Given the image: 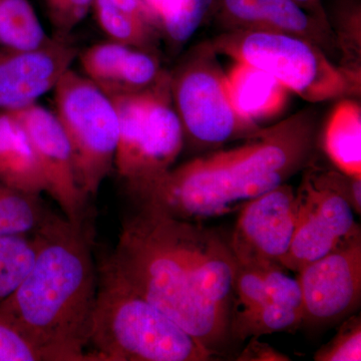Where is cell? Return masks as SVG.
I'll use <instances>...</instances> for the list:
<instances>
[{"label":"cell","mask_w":361,"mask_h":361,"mask_svg":"<svg viewBox=\"0 0 361 361\" xmlns=\"http://www.w3.org/2000/svg\"><path fill=\"white\" fill-rule=\"evenodd\" d=\"M97 23L113 42L151 52L159 27L144 0H94Z\"/></svg>","instance_id":"obj_17"},{"label":"cell","mask_w":361,"mask_h":361,"mask_svg":"<svg viewBox=\"0 0 361 361\" xmlns=\"http://www.w3.org/2000/svg\"><path fill=\"white\" fill-rule=\"evenodd\" d=\"M78 56L68 37L54 35L32 51L0 49V110H20L54 90Z\"/></svg>","instance_id":"obj_13"},{"label":"cell","mask_w":361,"mask_h":361,"mask_svg":"<svg viewBox=\"0 0 361 361\" xmlns=\"http://www.w3.org/2000/svg\"><path fill=\"white\" fill-rule=\"evenodd\" d=\"M282 303L302 310V296L297 279L283 269L246 267L236 264L233 310Z\"/></svg>","instance_id":"obj_18"},{"label":"cell","mask_w":361,"mask_h":361,"mask_svg":"<svg viewBox=\"0 0 361 361\" xmlns=\"http://www.w3.org/2000/svg\"><path fill=\"white\" fill-rule=\"evenodd\" d=\"M130 49V47L116 42L92 45L80 56L85 77L108 94Z\"/></svg>","instance_id":"obj_27"},{"label":"cell","mask_w":361,"mask_h":361,"mask_svg":"<svg viewBox=\"0 0 361 361\" xmlns=\"http://www.w3.org/2000/svg\"><path fill=\"white\" fill-rule=\"evenodd\" d=\"M49 213L40 196L21 193L0 182V237L30 234Z\"/></svg>","instance_id":"obj_24"},{"label":"cell","mask_w":361,"mask_h":361,"mask_svg":"<svg viewBox=\"0 0 361 361\" xmlns=\"http://www.w3.org/2000/svg\"><path fill=\"white\" fill-rule=\"evenodd\" d=\"M217 56L210 42H202L170 73L171 97L184 140L196 149H216L261 129L233 109Z\"/></svg>","instance_id":"obj_9"},{"label":"cell","mask_w":361,"mask_h":361,"mask_svg":"<svg viewBox=\"0 0 361 361\" xmlns=\"http://www.w3.org/2000/svg\"><path fill=\"white\" fill-rule=\"evenodd\" d=\"M334 33L339 68L355 89L361 90V0H334L326 13Z\"/></svg>","instance_id":"obj_20"},{"label":"cell","mask_w":361,"mask_h":361,"mask_svg":"<svg viewBox=\"0 0 361 361\" xmlns=\"http://www.w3.org/2000/svg\"><path fill=\"white\" fill-rule=\"evenodd\" d=\"M37 255L0 311L42 353L44 361H92L87 346L99 271L85 225L49 212L32 232Z\"/></svg>","instance_id":"obj_3"},{"label":"cell","mask_w":361,"mask_h":361,"mask_svg":"<svg viewBox=\"0 0 361 361\" xmlns=\"http://www.w3.org/2000/svg\"><path fill=\"white\" fill-rule=\"evenodd\" d=\"M56 35L68 37L87 16L94 0H45Z\"/></svg>","instance_id":"obj_30"},{"label":"cell","mask_w":361,"mask_h":361,"mask_svg":"<svg viewBox=\"0 0 361 361\" xmlns=\"http://www.w3.org/2000/svg\"><path fill=\"white\" fill-rule=\"evenodd\" d=\"M297 281L302 296V324L341 322L360 305L361 235L304 266Z\"/></svg>","instance_id":"obj_11"},{"label":"cell","mask_w":361,"mask_h":361,"mask_svg":"<svg viewBox=\"0 0 361 361\" xmlns=\"http://www.w3.org/2000/svg\"><path fill=\"white\" fill-rule=\"evenodd\" d=\"M213 11L225 32L285 33L318 45L329 58L337 54L329 23L293 0H215Z\"/></svg>","instance_id":"obj_14"},{"label":"cell","mask_w":361,"mask_h":361,"mask_svg":"<svg viewBox=\"0 0 361 361\" xmlns=\"http://www.w3.org/2000/svg\"><path fill=\"white\" fill-rule=\"evenodd\" d=\"M45 33L27 0H0V45L16 51H32L47 44Z\"/></svg>","instance_id":"obj_22"},{"label":"cell","mask_w":361,"mask_h":361,"mask_svg":"<svg viewBox=\"0 0 361 361\" xmlns=\"http://www.w3.org/2000/svg\"><path fill=\"white\" fill-rule=\"evenodd\" d=\"M293 1L303 7L306 11L314 16L318 20L329 23L326 11H325L324 6H323L322 0H293Z\"/></svg>","instance_id":"obj_32"},{"label":"cell","mask_w":361,"mask_h":361,"mask_svg":"<svg viewBox=\"0 0 361 361\" xmlns=\"http://www.w3.org/2000/svg\"><path fill=\"white\" fill-rule=\"evenodd\" d=\"M0 182L21 193L47 192L44 173L20 123L13 114H0Z\"/></svg>","instance_id":"obj_16"},{"label":"cell","mask_w":361,"mask_h":361,"mask_svg":"<svg viewBox=\"0 0 361 361\" xmlns=\"http://www.w3.org/2000/svg\"><path fill=\"white\" fill-rule=\"evenodd\" d=\"M122 222L106 269L213 355L230 338L236 261L218 233L137 203Z\"/></svg>","instance_id":"obj_1"},{"label":"cell","mask_w":361,"mask_h":361,"mask_svg":"<svg viewBox=\"0 0 361 361\" xmlns=\"http://www.w3.org/2000/svg\"><path fill=\"white\" fill-rule=\"evenodd\" d=\"M9 113L20 123L32 144L47 182V193L70 222L87 224L89 200L78 186L70 142L56 114L37 103Z\"/></svg>","instance_id":"obj_12"},{"label":"cell","mask_w":361,"mask_h":361,"mask_svg":"<svg viewBox=\"0 0 361 361\" xmlns=\"http://www.w3.org/2000/svg\"><path fill=\"white\" fill-rule=\"evenodd\" d=\"M259 337H251L246 348L239 355L241 361H285L290 360L288 356L273 348L269 344L258 341Z\"/></svg>","instance_id":"obj_31"},{"label":"cell","mask_w":361,"mask_h":361,"mask_svg":"<svg viewBox=\"0 0 361 361\" xmlns=\"http://www.w3.org/2000/svg\"><path fill=\"white\" fill-rule=\"evenodd\" d=\"M90 323L92 361H208L212 353L101 265Z\"/></svg>","instance_id":"obj_4"},{"label":"cell","mask_w":361,"mask_h":361,"mask_svg":"<svg viewBox=\"0 0 361 361\" xmlns=\"http://www.w3.org/2000/svg\"><path fill=\"white\" fill-rule=\"evenodd\" d=\"M323 149L337 170L361 176V106L355 99H342L327 118Z\"/></svg>","instance_id":"obj_19"},{"label":"cell","mask_w":361,"mask_h":361,"mask_svg":"<svg viewBox=\"0 0 361 361\" xmlns=\"http://www.w3.org/2000/svg\"><path fill=\"white\" fill-rule=\"evenodd\" d=\"M228 242L236 264L283 269L296 228L295 192L283 184L247 203Z\"/></svg>","instance_id":"obj_10"},{"label":"cell","mask_w":361,"mask_h":361,"mask_svg":"<svg viewBox=\"0 0 361 361\" xmlns=\"http://www.w3.org/2000/svg\"><path fill=\"white\" fill-rule=\"evenodd\" d=\"M302 325V310L287 304L233 310L230 337L245 341L276 332L292 331Z\"/></svg>","instance_id":"obj_21"},{"label":"cell","mask_w":361,"mask_h":361,"mask_svg":"<svg viewBox=\"0 0 361 361\" xmlns=\"http://www.w3.org/2000/svg\"><path fill=\"white\" fill-rule=\"evenodd\" d=\"M164 73L154 54L130 47L108 96L144 92L156 85Z\"/></svg>","instance_id":"obj_26"},{"label":"cell","mask_w":361,"mask_h":361,"mask_svg":"<svg viewBox=\"0 0 361 361\" xmlns=\"http://www.w3.org/2000/svg\"><path fill=\"white\" fill-rule=\"evenodd\" d=\"M110 97L120 121L114 170L137 201L173 168L184 146L171 97L170 73L144 92Z\"/></svg>","instance_id":"obj_5"},{"label":"cell","mask_w":361,"mask_h":361,"mask_svg":"<svg viewBox=\"0 0 361 361\" xmlns=\"http://www.w3.org/2000/svg\"><path fill=\"white\" fill-rule=\"evenodd\" d=\"M215 0H144L171 42L180 44L191 39Z\"/></svg>","instance_id":"obj_23"},{"label":"cell","mask_w":361,"mask_h":361,"mask_svg":"<svg viewBox=\"0 0 361 361\" xmlns=\"http://www.w3.org/2000/svg\"><path fill=\"white\" fill-rule=\"evenodd\" d=\"M319 118L305 109L261 128L244 144L218 149L172 168L137 203L198 222L239 212L247 203L286 184L317 155Z\"/></svg>","instance_id":"obj_2"},{"label":"cell","mask_w":361,"mask_h":361,"mask_svg":"<svg viewBox=\"0 0 361 361\" xmlns=\"http://www.w3.org/2000/svg\"><path fill=\"white\" fill-rule=\"evenodd\" d=\"M295 192L296 228L284 269L298 273L344 242L361 235V176L348 175L317 163L304 168Z\"/></svg>","instance_id":"obj_7"},{"label":"cell","mask_w":361,"mask_h":361,"mask_svg":"<svg viewBox=\"0 0 361 361\" xmlns=\"http://www.w3.org/2000/svg\"><path fill=\"white\" fill-rule=\"evenodd\" d=\"M314 360L360 361V316H350L344 320L336 336L315 353Z\"/></svg>","instance_id":"obj_28"},{"label":"cell","mask_w":361,"mask_h":361,"mask_svg":"<svg viewBox=\"0 0 361 361\" xmlns=\"http://www.w3.org/2000/svg\"><path fill=\"white\" fill-rule=\"evenodd\" d=\"M35 255L37 244L32 233L0 237V303L27 276Z\"/></svg>","instance_id":"obj_25"},{"label":"cell","mask_w":361,"mask_h":361,"mask_svg":"<svg viewBox=\"0 0 361 361\" xmlns=\"http://www.w3.org/2000/svg\"><path fill=\"white\" fill-rule=\"evenodd\" d=\"M209 42L216 54L269 73L289 92L310 103L360 94L344 71L318 45L301 37L233 30Z\"/></svg>","instance_id":"obj_6"},{"label":"cell","mask_w":361,"mask_h":361,"mask_svg":"<svg viewBox=\"0 0 361 361\" xmlns=\"http://www.w3.org/2000/svg\"><path fill=\"white\" fill-rule=\"evenodd\" d=\"M54 90V114L70 142L78 186L89 200L114 170L120 133L118 111L101 87L71 68Z\"/></svg>","instance_id":"obj_8"},{"label":"cell","mask_w":361,"mask_h":361,"mask_svg":"<svg viewBox=\"0 0 361 361\" xmlns=\"http://www.w3.org/2000/svg\"><path fill=\"white\" fill-rule=\"evenodd\" d=\"M226 87L237 115L252 125L272 120L281 114L289 90L269 73L236 61L226 73Z\"/></svg>","instance_id":"obj_15"},{"label":"cell","mask_w":361,"mask_h":361,"mask_svg":"<svg viewBox=\"0 0 361 361\" xmlns=\"http://www.w3.org/2000/svg\"><path fill=\"white\" fill-rule=\"evenodd\" d=\"M0 361H44L42 353L0 311Z\"/></svg>","instance_id":"obj_29"}]
</instances>
